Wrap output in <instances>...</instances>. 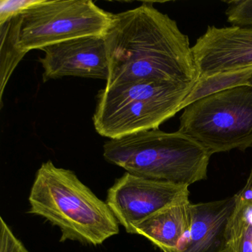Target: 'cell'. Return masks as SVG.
<instances>
[{
    "label": "cell",
    "mask_w": 252,
    "mask_h": 252,
    "mask_svg": "<svg viewBox=\"0 0 252 252\" xmlns=\"http://www.w3.org/2000/svg\"><path fill=\"white\" fill-rule=\"evenodd\" d=\"M107 161L126 172L189 187L207 178L211 154L179 131H144L104 144Z\"/></svg>",
    "instance_id": "obj_3"
},
{
    "label": "cell",
    "mask_w": 252,
    "mask_h": 252,
    "mask_svg": "<svg viewBox=\"0 0 252 252\" xmlns=\"http://www.w3.org/2000/svg\"><path fill=\"white\" fill-rule=\"evenodd\" d=\"M0 252H30L0 217Z\"/></svg>",
    "instance_id": "obj_16"
},
{
    "label": "cell",
    "mask_w": 252,
    "mask_h": 252,
    "mask_svg": "<svg viewBox=\"0 0 252 252\" xmlns=\"http://www.w3.org/2000/svg\"><path fill=\"white\" fill-rule=\"evenodd\" d=\"M236 206L228 222L224 252H252V201L235 194Z\"/></svg>",
    "instance_id": "obj_13"
},
{
    "label": "cell",
    "mask_w": 252,
    "mask_h": 252,
    "mask_svg": "<svg viewBox=\"0 0 252 252\" xmlns=\"http://www.w3.org/2000/svg\"><path fill=\"white\" fill-rule=\"evenodd\" d=\"M235 206V194L222 200L191 203L189 231L178 252H224L227 226Z\"/></svg>",
    "instance_id": "obj_10"
},
{
    "label": "cell",
    "mask_w": 252,
    "mask_h": 252,
    "mask_svg": "<svg viewBox=\"0 0 252 252\" xmlns=\"http://www.w3.org/2000/svg\"><path fill=\"white\" fill-rule=\"evenodd\" d=\"M194 86L141 80L105 87L97 95L94 127L110 139L158 129L181 110Z\"/></svg>",
    "instance_id": "obj_4"
},
{
    "label": "cell",
    "mask_w": 252,
    "mask_h": 252,
    "mask_svg": "<svg viewBox=\"0 0 252 252\" xmlns=\"http://www.w3.org/2000/svg\"><path fill=\"white\" fill-rule=\"evenodd\" d=\"M29 201V214L60 228V242L97 246L119 234V222L107 203L74 172L57 167L51 160L42 163L36 172Z\"/></svg>",
    "instance_id": "obj_2"
},
{
    "label": "cell",
    "mask_w": 252,
    "mask_h": 252,
    "mask_svg": "<svg viewBox=\"0 0 252 252\" xmlns=\"http://www.w3.org/2000/svg\"><path fill=\"white\" fill-rule=\"evenodd\" d=\"M189 187L126 172L107 191L106 203L119 224L132 234L134 225L158 211L189 200Z\"/></svg>",
    "instance_id": "obj_7"
},
{
    "label": "cell",
    "mask_w": 252,
    "mask_h": 252,
    "mask_svg": "<svg viewBox=\"0 0 252 252\" xmlns=\"http://www.w3.org/2000/svg\"><path fill=\"white\" fill-rule=\"evenodd\" d=\"M199 81L252 69V28L208 26L191 47Z\"/></svg>",
    "instance_id": "obj_8"
},
{
    "label": "cell",
    "mask_w": 252,
    "mask_h": 252,
    "mask_svg": "<svg viewBox=\"0 0 252 252\" xmlns=\"http://www.w3.org/2000/svg\"><path fill=\"white\" fill-rule=\"evenodd\" d=\"M227 20L231 26L252 28V0H233L225 2Z\"/></svg>",
    "instance_id": "obj_14"
},
{
    "label": "cell",
    "mask_w": 252,
    "mask_h": 252,
    "mask_svg": "<svg viewBox=\"0 0 252 252\" xmlns=\"http://www.w3.org/2000/svg\"><path fill=\"white\" fill-rule=\"evenodd\" d=\"M22 15L14 17L0 25V101L2 107V97L5 87L14 70L22 61L27 51L20 45V32Z\"/></svg>",
    "instance_id": "obj_12"
},
{
    "label": "cell",
    "mask_w": 252,
    "mask_h": 252,
    "mask_svg": "<svg viewBox=\"0 0 252 252\" xmlns=\"http://www.w3.org/2000/svg\"><path fill=\"white\" fill-rule=\"evenodd\" d=\"M189 200L164 208L134 225L132 234L146 237L163 252H178L191 225Z\"/></svg>",
    "instance_id": "obj_11"
},
{
    "label": "cell",
    "mask_w": 252,
    "mask_h": 252,
    "mask_svg": "<svg viewBox=\"0 0 252 252\" xmlns=\"http://www.w3.org/2000/svg\"><path fill=\"white\" fill-rule=\"evenodd\" d=\"M40 0H1L0 25L17 16L23 15L29 8L39 3Z\"/></svg>",
    "instance_id": "obj_15"
},
{
    "label": "cell",
    "mask_w": 252,
    "mask_h": 252,
    "mask_svg": "<svg viewBox=\"0 0 252 252\" xmlns=\"http://www.w3.org/2000/svg\"><path fill=\"white\" fill-rule=\"evenodd\" d=\"M42 51L45 57L39 61L43 67L44 82L66 76L108 79V57L103 36L70 39L45 47Z\"/></svg>",
    "instance_id": "obj_9"
},
{
    "label": "cell",
    "mask_w": 252,
    "mask_h": 252,
    "mask_svg": "<svg viewBox=\"0 0 252 252\" xmlns=\"http://www.w3.org/2000/svg\"><path fill=\"white\" fill-rule=\"evenodd\" d=\"M104 39L109 62L105 87L141 80L198 82L188 36L150 2L114 14Z\"/></svg>",
    "instance_id": "obj_1"
},
{
    "label": "cell",
    "mask_w": 252,
    "mask_h": 252,
    "mask_svg": "<svg viewBox=\"0 0 252 252\" xmlns=\"http://www.w3.org/2000/svg\"><path fill=\"white\" fill-rule=\"evenodd\" d=\"M113 15L91 0H40L22 15L20 45L29 52L76 38L104 37Z\"/></svg>",
    "instance_id": "obj_6"
},
{
    "label": "cell",
    "mask_w": 252,
    "mask_h": 252,
    "mask_svg": "<svg viewBox=\"0 0 252 252\" xmlns=\"http://www.w3.org/2000/svg\"><path fill=\"white\" fill-rule=\"evenodd\" d=\"M246 85H249V86L252 87V73H251L250 76L248 77V79H246V82H245Z\"/></svg>",
    "instance_id": "obj_18"
},
{
    "label": "cell",
    "mask_w": 252,
    "mask_h": 252,
    "mask_svg": "<svg viewBox=\"0 0 252 252\" xmlns=\"http://www.w3.org/2000/svg\"><path fill=\"white\" fill-rule=\"evenodd\" d=\"M178 131L212 156L252 147V87L243 84L212 93L189 104Z\"/></svg>",
    "instance_id": "obj_5"
},
{
    "label": "cell",
    "mask_w": 252,
    "mask_h": 252,
    "mask_svg": "<svg viewBox=\"0 0 252 252\" xmlns=\"http://www.w3.org/2000/svg\"><path fill=\"white\" fill-rule=\"evenodd\" d=\"M242 194L246 196L248 198L250 199L252 201V167L251 170L250 175H249V178H248L247 183L246 186L240 190Z\"/></svg>",
    "instance_id": "obj_17"
}]
</instances>
